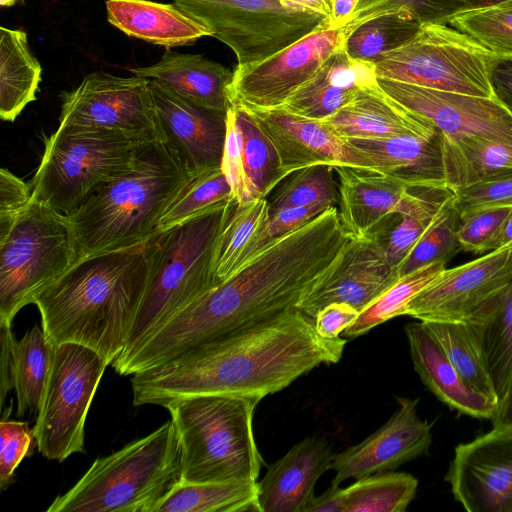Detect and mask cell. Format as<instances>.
<instances>
[{"instance_id": "6da1fadb", "label": "cell", "mask_w": 512, "mask_h": 512, "mask_svg": "<svg viewBox=\"0 0 512 512\" xmlns=\"http://www.w3.org/2000/svg\"><path fill=\"white\" fill-rule=\"evenodd\" d=\"M353 238L336 206L274 238L233 276L173 317L118 367L119 373L153 369L216 337L300 309L338 267Z\"/></svg>"}, {"instance_id": "7a4b0ae2", "label": "cell", "mask_w": 512, "mask_h": 512, "mask_svg": "<svg viewBox=\"0 0 512 512\" xmlns=\"http://www.w3.org/2000/svg\"><path fill=\"white\" fill-rule=\"evenodd\" d=\"M346 338L328 339L298 308L236 329L132 375L133 405L233 394L264 398L321 364L338 363Z\"/></svg>"}, {"instance_id": "3957f363", "label": "cell", "mask_w": 512, "mask_h": 512, "mask_svg": "<svg viewBox=\"0 0 512 512\" xmlns=\"http://www.w3.org/2000/svg\"><path fill=\"white\" fill-rule=\"evenodd\" d=\"M147 243L76 261L34 300L55 345L77 343L112 365L123 353L148 280Z\"/></svg>"}, {"instance_id": "277c9868", "label": "cell", "mask_w": 512, "mask_h": 512, "mask_svg": "<svg viewBox=\"0 0 512 512\" xmlns=\"http://www.w3.org/2000/svg\"><path fill=\"white\" fill-rule=\"evenodd\" d=\"M192 179L164 142L139 144L133 168L68 215L77 261L148 241Z\"/></svg>"}, {"instance_id": "5b68a950", "label": "cell", "mask_w": 512, "mask_h": 512, "mask_svg": "<svg viewBox=\"0 0 512 512\" xmlns=\"http://www.w3.org/2000/svg\"><path fill=\"white\" fill-rule=\"evenodd\" d=\"M233 200L157 231L148 240L146 289L127 345L113 368L132 358L173 317L219 285L214 251Z\"/></svg>"}, {"instance_id": "8992f818", "label": "cell", "mask_w": 512, "mask_h": 512, "mask_svg": "<svg viewBox=\"0 0 512 512\" xmlns=\"http://www.w3.org/2000/svg\"><path fill=\"white\" fill-rule=\"evenodd\" d=\"M181 481L180 445L170 419L145 437L95 459L46 512H156Z\"/></svg>"}, {"instance_id": "52a82bcc", "label": "cell", "mask_w": 512, "mask_h": 512, "mask_svg": "<svg viewBox=\"0 0 512 512\" xmlns=\"http://www.w3.org/2000/svg\"><path fill=\"white\" fill-rule=\"evenodd\" d=\"M258 396L213 394L163 405L181 451L182 481H257L263 465L253 432Z\"/></svg>"}, {"instance_id": "ba28073f", "label": "cell", "mask_w": 512, "mask_h": 512, "mask_svg": "<svg viewBox=\"0 0 512 512\" xmlns=\"http://www.w3.org/2000/svg\"><path fill=\"white\" fill-rule=\"evenodd\" d=\"M138 145L120 133L59 125L44 141L42 159L29 183L32 198L69 215L133 168Z\"/></svg>"}, {"instance_id": "9c48e42d", "label": "cell", "mask_w": 512, "mask_h": 512, "mask_svg": "<svg viewBox=\"0 0 512 512\" xmlns=\"http://www.w3.org/2000/svg\"><path fill=\"white\" fill-rule=\"evenodd\" d=\"M77 261L68 215L31 199L0 238V324L16 314Z\"/></svg>"}, {"instance_id": "30bf717a", "label": "cell", "mask_w": 512, "mask_h": 512, "mask_svg": "<svg viewBox=\"0 0 512 512\" xmlns=\"http://www.w3.org/2000/svg\"><path fill=\"white\" fill-rule=\"evenodd\" d=\"M494 56L448 23L423 24L408 43L375 64L379 78L478 97H494L489 64Z\"/></svg>"}, {"instance_id": "8fae6325", "label": "cell", "mask_w": 512, "mask_h": 512, "mask_svg": "<svg viewBox=\"0 0 512 512\" xmlns=\"http://www.w3.org/2000/svg\"><path fill=\"white\" fill-rule=\"evenodd\" d=\"M96 351L77 344L56 346L34 428L38 451L62 462L84 453L86 417L106 367Z\"/></svg>"}, {"instance_id": "7c38bea8", "label": "cell", "mask_w": 512, "mask_h": 512, "mask_svg": "<svg viewBox=\"0 0 512 512\" xmlns=\"http://www.w3.org/2000/svg\"><path fill=\"white\" fill-rule=\"evenodd\" d=\"M226 44L237 66L258 63L303 38L326 18L284 7L280 0H173Z\"/></svg>"}, {"instance_id": "4fadbf2b", "label": "cell", "mask_w": 512, "mask_h": 512, "mask_svg": "<svg viewBox=\"0 0 512 512\" xmlns=\"http://www.w3.org/2000/svg\"><path fill=\"white\" fill-rule=\"evenodd\" d=\"M60 98V125L108 130L139 144L163 142L146 78L93 72Z\"/></svg>"}, {"instance_id": "5bb4252c", "label": "cell", "mask_w": 512, "mask_h": 512, "mask_svg": "<svg viewBox=\"0 0 512 512\" xmlns=\"http://www.w3.org/2000/svg\"><path fill=\"white\" fill-rule=\"evenodd\" d=\"M343 41L344 27L329 29L325 19L274 55L252 65L237 66L229 89L230 105L249 109L282 107Z\"/></svg>"}, {"instance_id": "9a60e30c", "label": "cell", "mask_w": 512, "mask_h": 512, "mask_svg": "<svg viewBox=\"0 0 512 512\" xmlns=\"http://www.w3.org/2000/svg\"><path fill=\"white\" fill-rule=\"evenodd\" d=\"M512 280V242L446 268L406 306L419 321L468 322Z\"/></svg>"}, {"instance_id": "2e32d148", "label": "cell", "mask_w": 512, "mask_h": 512, "mask_svg": "<svg viewBox=\"0 0 512 512\" xmlns=\"http://www.w3.org/2000/svg\"><path fill=\"white\" fill-rule=\"evenodd\" d=\"M445 480L468 512H512V428L458 444Z\"/></svg>"}, {"instance_id": "e0dca14e", "label": "cell", "mask_w": 512, "mask_h": 512, "mask_svg": "<svg viewBox=\"0 0 512 512\" xmlns=\"http://www.w3.org/2000/svg\"><path fill=\"white\" fill-rule=\"evenodd\" d=\"M378 84L445 135L477 136L512 145V115L495 97L440 91L379 77Z\"/></svg>"}, {"instance_id": "ac0fdd59", "label": "cell", "mask_w": 512, "mask_h": 512, "mask_svg": "<svg viewBox=\"0 0 512 512\" xmlns=\"http://www.w3.org/2000/svg\"><path fill=\"white\" fill-rule=\"evenodd\" d=\"M419 399L397 398V408L379 429L357 445L335 454L332 487L349 479L392 471L406 462L428 454L432 424L417 413Z\"/></svg>"}, {"instance_id": "d6986e66", "label": "cell", "mask_w": 512, "mask_h": 512, "mask_svg": "<svg viewBox=\"0 0 512 512\" xmlns=\"http://www.w3.org/2000/svg\"><path fill=\"white\" fill-rule=\"evenodd\" d=\"M245 109L272 143L286 177L314 165L376 169L375 163L365 153L319 120L291 114L282 107Z\"/></svg>"}, {"instance_id": "ffe728a7", "label": "cell", "mask_w": 512, "mask_h": 512, "mask_svg": "<svg viewBox=\"0 0 512 512\" xmlns=\"http://www.w3.org/2000/svg\"><path fill=\"white\" fill-rule=\"evenodd\" d=\"M163 142L194 178L221 167L226 112L190 102L149 80Z\"/></svg>"}, {"instance_id": "44dd1931", "label": "cell", "mask_w": 512, "mask_h": 512, "mask_svg": "<svg viewBox=\"0 0 512 512\" xmlns=\"http://www.w3.org/2000/svg\"><path fill=\"white\" fill-rule=\"evenodd\" d=\"M398 278V272L387 261L384 242L377 233L354 237L338 267L300 310L315 318L326 305L343 302L361 312Z\"/></svg>"}, {"instance_id": "7402d4cb", "label": "cell", "mask_w": 512, "mask_h": 512, "mask_svg": "<svg viewBox=\"0 0 512 512\" xmlns=\"http://www.w3.org/2000/svg\"><path fill=\"white\" fill-rule=\"evenodd\" d=\"M334 456L323 437L310 436L292 446L257 482L260 512H303L316 482L332 468Z\"/></svg>"}, {"instance_id": "603a6c76", "label": "cell", "mask_w": 512, "mask_h": 512, "mask_svg": "<svg viewBox=\"0 0 512 512\" xmlns=\"http://www.w3.org/2000/svg\"><path fill=\"white\" fill-rule=\"evenodd\" d=\"M339 189V216L354 237L381 229L398 214L410 188L376 169L334 167Z\"/></svg>"}, {"instance_id": "cb8c5ba5", "label": "cell", "mask_w": 512, "mask_h": 512, "mask_svg": "<svg viewBox=\"0 0 512 512\" xmlns=\"http://www.w3.org/2000/svg\"><path fill=\"white\" fill-rule=\"evenodd\" d=\"M375 64L352 59L343 45L283 104L287 112L323 120L351 102L361 91L376 86Z\"/></svg>"}, {"instance_id": "d4e9b609", "label": "cell", "mask_w": 512, "mask_h": 512, "mask_svg": "<svg viewBox=\"0 0 512 512\" xmlns=\"http://www.w3.org/2000/svg\"><path fill=\"white\" fill-rule=\"evenodd\" d=\"M404 331L415 371L440 401L477 419L494 418L498 403L462 378L424 322L409 323Z\"/></svg>"}, {"instance_id": "484cf974", "label": "cell", "mask_w": 512, "mask_h": 512, "mask_svg": "<svg viewBox=\"0 0 512 512\" xmlns=\"http://www.w3.org/2000/svg\"><path fill=\"white\" fill-rule=\"evenodd\" d=\"M381 171L409 188H448L445 181L442 133L383 139H347Z\"/></svg>"}, {"instance_id": "4316f807", "label": "cell", "mask_w": 512, "mask_h": 512, "mask_svg": "<svg viewBox=\"0 0 512 512\" xmlns=\"http://www.w3.org/2000/svg\"><path fill=\"white\" fill-rule=\"evenodd\" d=\"M319 121L345 140L429 136L437 130L391 98L379 84L361 91L347 105Z\"/></svg>"}, {"instance_id": "83f0119b", "label": "cell", "mask_w": 512, "mask_h": 512, "mask_svg": "<svg viewBox=\"0 0 512 512\" xmlns=\"http://www.w3.org/2000/svg\"><path fill=\"white\" fill-rule=\"evenodd\" d=\"M130 71L134 76L160 83L199 106L223 112L230 107L233 72L202 55L166 50L155 64Z\"/></svg>"}, {"instance_id": "f1b7e54d", "label": "cell", "mask_w": 512, "mask_h": 512, "mask_svg": "<svg viewBox=\"0 0 512 512\" xmlns=\"http://www.w3.org/2000/svg\"><path fill=\"white\" fill-rule=\"evenodd\" d=\"M107 20L130 37L175 47L192 44L211 30L173 4L149 0H107Z\"/></svg>"}, {"instance_id": "f546056e", "label": "cell", "mask_w": 512, "mask_h": 512, "mask_svg": "<svg viewBox=\"0 0 512 512\" xmlns=\"http://www.w3.org/2000/svg\"><path fill=\"white\" fill-rule=\"evenodd\" d=\"M267 198L239 204L233 200L217 237L213 269L220 284L243 268L273 239Z\"/></svg>"}, {"instance_id": "4dcf8cb0", "label": "cell", "mask_w": 512, "mask_h": 512, "mask_svg": "<svg viewBox=\"0 0 512 512\" xmlns=\"http://www.w3.org/2000/svg\"><path fill=\"white\" fill-rule=\"evenodd\" d=\"M467 323L479 344L499 405L512 381V280Z\"/></svg>"}, {"instance_id": "1f68e13d", "label": "cell", "mask_w": 512, "mask_h": 512, "mask_svg": "<svg viewBox=\"0 0 512 512\" xmlns=\"http://www.w3.org/2000/svg\"><path fill=\"white\" fill-rule=\"evenodd\" d=\"M42 68L30 52L26 32L0 28V117L13 122L36 99Z\"/></svg>"}, {"instance_id": "d6a6232c", "label": "cell", "mask_w": 512, "mask_h": 512, "mask_svg": "<svg viewBox=\"0 0 512 512\" xmlns=\"http://www.w3.org/2000/svg\"><path fill=\"white\" fill-rule=\"evenodd\" d=\"M442 154L446 185L452 191L512 170V145L487 138L442 133Z\"/></svg>"}, {"instance_id": "836d02e7", "label": "cell", "mask_w": 512, "mask_h": 512, "mask_svg": "<svg viewBox=\"0 0 512 512\" xmlns=\"http://www.w3.org/2000/svg\"><path fill=\"white\" fill-rule=\"evenodd\" d=\"M257 481H181L156 512H260Z\"/></svg>"}, {"instance_id": "e575fe53", "label": "cell", "mask_w": 512, "mask_h": 512, "mask_svg": "<svg viewBox=\"0 0 512 512\" xmlns=\"http://www.w3.org/2000/svg\"><path fill=\"white\" fill-rule=\"evenodd\" d=\"M56 346L35 325L17 341L15 347L14 390L17 416L38 413Z\"/></svg>"}, {"instance_id": "d590c367", "label": "cell", "mask_w": 512, "mask_h": 512, "mask_svg": "<svg viewBox=\"0 0 512 512\" xmlns=\"http://www.w3.org/2000/svg\"><path fill=\"white\" fill-rule=\"evenodd\" d=\"M422 23L407 12L385 13L344 29L343 47L354 60L376 64L412 40Z\"/></svg>"}, {"instance_id": "8d00e7d4", "label": "cell", "mask_w": 512, "mask_h": 512, "mask_svg": "<svg viewBox=\"0 0 512 512\" xmlns=\"http://www.w3.org/2000/svg\"><path fill=\"white\" fill-rule=\"evenodd\" d=\"M232 106L242 134L243 167L248 200L267 198L286 178L281 169L278 154L253 116L241 106Z\"/></svg>"}, {"instance_id": "74e56055", "label": "cell", "mask_w": 512, "mask_h": 512, "mask_svg": "<svg viewBox=\"0 0 512 512\" xmlns=\"http://www.w3.org/2000/svg\"><path fill=\"white\" fill-rule=\"evenodd\" d=\"M424 323L462 378L472 388L498 403L490 373L470 324L460 321Z\"/></svg>"}, {"instance_id": "f35d334b", "label": "cell", "mask_w": 512, "mask_h": 512, "mask_svg": "<svg viewBox=\"0 0 512 512\" xmlns=\"http://www.w3.org/2000/svg\"><path fill=\"white\" fill-rule=\"evenodd\" d=\"M417 488V478L405 472L365 476L343 488L345 512H404Z\"/></svg>"}, {"instance_id": "ab89813d", "label": "cell", "mask_w": 512, "mask_h": 512, "mask_svg": "<svg viewBox=\"0 0 512 512\" xmlns=\"http://www.w3.org/2000/svg\"><path fill=\"white\" fill-rule=\"evenodd\" d=\"M446 268L445 263H431L399 277L360 312L357 319L344 330V336H361L379 324L404 315L410 301Z\"/></svg>"}, {"instance_id": "60d3db41", "label": "cell", "mask_w": 512, "mask_h": 512, "mask_svg": "<svg viewBox=\"0 0 512 512\" xmlns=\"http://www.w3.org/2000/svg\"><path fill=\"white\" fill-rule=\"evenodd\" d=\"M267 200L270 212L288 206H336L339 189L335 169L314 165L296 170L275 187Z\"/></svg>"}, {"instance_id": "b9f144b4", "label": "cell", "mask_w": 512, "mask_h": 512, "mask_svg": "<svg viewBox=\"0 0 512 512\" xmlns=\"http://www.w3.org/2000/svg\"><path fill=\"white\" fill-rule=\"evenodd\" d=\"M454 192L441 206L429 227L398 269L401 277L431 263L446 265L460 250L457 240L459 214L454 206Z\"/></svg>"}, {"instance_id": "7bdbcfd3", "label": "cell", "mask_w": 512, "mask_h": 512, "mask_svg": "<svg viewBox=\"0 0 512 512\" xmlns=\"http://www.w3.org/2000/svg\"><path fill=\"white\" fill-rule=\"evenodd\" d=\"M233 199L221 167L194 177L162 217L158 231L170 229Z\"/></svg>"}, {"instance_id": "ee69618b", "label": "cell", "mask_w": 512, "mask_h": 512, "mask_svg": "<svg viewBox=\"0 0 512 512\" xmlns=\"http://www.w3.org/2000/svg\"><path fill=\"white\" fill-rule=\"evenodd\" d=\"M447 23L494 55L512 57V5L461 12Z\"/></svg>"}, {"instance_id": "f6af8a7d", "label": "cell", "mask_w": 512, "mask_h": 512, "mask_svg": "<svg viewBox=\"0 0 512 512\" xmlns=\"http://www.w3.org/2000/svg\"><path fill=\"white\" fill-rule=\"evenodd\" d=\"M394 12H407L422 24L447 23L452 17L447 0H361L344 29L349 30L375 16Z\"/></svg>"}, {"instance_id": "bcb514c9", "label": "cell", "mask_w": 512, "mask_h": 512, "mask_svg": "<svg viewBox=\"0 0 512 512\" xmlns=\"http://www.w3.org/2000/svg\"><path fill=\"white\" fill-rule=\"evenodd\" d=\"M453 192L454 206L460 219L483 209L512 207V170L502 171Z\"/></svg>"}, {"instance_id": "7dc6e473", "label": "cell", "mask_w": 512, "mask_h": 512, "mask_svg": "<svg viewBox=\"0 0 512 512\" xmlns=\"http://www.w3.org/2000/svg\"><path fill=\"white\" fill-rule=\"evenodd\" d=\"M511 211L512 207H493L461 218L457 228L460 250L474 254L494 250L502 225Z\"/></svg>"}, {"instance_id": "c3c4849f", "label": "cell", "mask_w": 512, "mask_h": 512, "mask_svg": "<svg viewBox=\"0 0 512 512\" xmlns=\"http://www.w3.org/2000/svg\"><path fill=\"white\" fill-rule=\"evenodd\" d=\"M0 488L5 490L14 481L22 460L33 453L36 444L34 428L25 421L9 420L3 414L0 421Z\"/></svg>"}, {"instance_id": "681fc988", "label": "cell", "mask_w": 512, "mask_h": 512, "mask_svg": "<svg viewBox=\"0 0 512 512\" xmlns=\"http://www.w3.org/2000/svg\"><path fill=\"white\" fill-rule=\"evenodd\" d=\"M221 169L231 186L233 199L239 204L249 202L243 167L242 134L232 105L226 112V138Z\"/></svg>"}, {"instance_id": "f907efd6", "label": "cell", "mask_w": 512, "mask_h": 512, "mask_svg": "<svg viewBox=\"0 0 512 512\" xmlns=\"http://www.w3.org/2000/svg\"><path fill=\"white\" fill-rule=\"evenodd\" d=\"M32 199L30 184L6 168L0 170V238L4 237Z\"/></svg>"}, {"instance_id": "816d5d0a", "label": "cell", "mask_w": 512, "mask_h": 512, "mask_svg": "<svg viewBox=\"0 0 512 512\" xmlns=\"http://www.w3.org/2000/svg\"><path fill=\"white\" fill-rule=\"evenodd\" d=\"M328 208L325 205L288 206L270 212L271 238L274 239L298 229Z\"/></svg>"}, {"instance_id": "f5cc1de1", "label": "cell", "mask_w": 512, "mask_h": 512, "mask_svg": "<svg viewBox=\"0 0 512 512\" xmlns=\"http://www.w3.org/2000/svg\"><path fill=\"white\" fill-rule=\"evenodd\" d=\"M359 314L357 309L347 303L333 302L318 311L315 316V327L324 338H338Z\"/></svg>"}, {"instance_id": "db71d44e", "label": "cell", "mask_w": 512, "mask_h": 512, "mask_svg": "<svg viewBox=\"0 0 512 512\" xmlns=\"http://www.w3.org/2000/svg\"><path fill=\"white\" fill-rule=\"evenodd\" d=\"M493 96L512 115V57L494 55L489 64Z\"/></svg>"}, {"instance_id": "11a10c76", "label": "cell", "mask_w": 512, "mask_h": 512, "mask_svg": "<svg viewBox=\"0 0 512 512\" xmlns=\"http://www.w3.org/2000/svg\"><path fill=\"white\" fill-rule=\"evenodd\" d=\"M1 337V373H0V403L3 406L7 394L14 389L15 347L17 340L11 330V325L0 324Z\"/></svg>"}, {"instance_id": "9f6ffc18", "label": "cell", "mask_w": 512, "mask_h": 512, "mask_svg": "<svg viewBox=\"0 0 512 512\" xmlns=\"http://www.w3.org/2000/svg\"><path fill=\"white\" fill-rule=\"evenodd\" d=\"M303 512H345L343 488L331 486L320 496H313Z\"/></svg>"}, {"instance_id": "6f0895ef", "label": "cell", "mask_w": 512, "mask_h": 512, "mask_svg": "<svg viewBox=\"0 0 512 512\" xmlns=\"http://www.w3.org/2000/svg\"><path fill=\"white\" fill-rule=\"evenodd\" d=\"M361 0H329L330 16L326 19L329 29H340L350 21Z\"/></svg>"}, {"instance_id": "680465c9", "label": "cell", "mask_w": 512, "mask_h": 512, "mask_svg": "<svg viewBox=\"0 0 512 512\" xmlns=\"http://www.w3.org/2000/svg\"><path fill=\"white\" fill-rule=\"evenodd\" d=\"M280 3L297 12L316 14L326 19L330 16L329 0H280Z\"/></svg>"}, {"instance_id": "91938a15", "label": "cell", "mask_w": 512, "mask_h": 512, "mask_svg": "<svg viewBox=\"0 0 512 512\" xmlns=\"http://www.w3.org/2000/svg\"><path fill=\"white\" fill-rule=\"evenodd\" d=\"M447 2L452 17L461 12L512 5V0H447Z\"/></svg>"}, {"instance_id": "94428289", "label": "cell", "mask_w": 512, "mask_h": 512, "mask_svg": "<svg viewBox=\"0 0 512 512\" xmlns=\"http://www.w3.org/2000/svg\"><path fill=\"white\" fill-rule=\"evenodd\" d=\"M491 422L492 427L512 428V381L506 397L498 405L497 412Z\"/></svg>"}, {"instance_id": "6125c7cd", "label": "cell", "mask_w": 512, "mask_h": 512, "mask_svg": "<svg viewBox=\"0 0 512 512\" xmlns=\"http://www.w3.org/2000/svg\"><path fill=\"white\" fill-rule=\"evenodd\" d=\"M512 242V211L504 221L494 245V250L504 247Z\"/></svg>"}, {"instance_id": "be15d7a7", "label": "cell", "mask_w": 512, "mask_h": 512, "mask_svg": "<svg viewBox=\"0 0 512 512\" xmlns=\"http://www.w3.org/2000/svg\"><path fill=\"white\" fill-rule=\"evenodd\" d=\"M18 1H20V0H0V5L2 7H10V6H13Z\"/></svg>"}]
</instances>
